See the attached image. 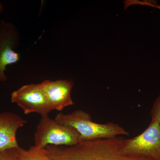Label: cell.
<instances>
[{
	"label": "cell",
	"mask_w": 160,
	"mask_h": 160,
	"mask_svg": "<svg viewBox=\"0 0 160 160\" xmlns=\"http://www.w3.org/2000/svg\"><path fill=\"white\" fill-rule=\"evenodd\" d=\"M19 148L0 151V160H16Z\"/></svg>",
	"instance_id": "30bf717a"
},
{
	"label": "cell",
	"mask_w": 160,
	"mask_h": 160,
	"mask_svg": "<svg viewBox=\"0 0 160 160\" xmlns=\"http://www.w3.org/2000/svg\"><path fill=\"white\" fill-rule=\"evenodd\" d=\"M130 5H140L142 6H147L154 7L160 9V6L158 5L157 2L154 1H145L141 2L139 1H131L130 2Z\"/></svg>",
	"instance_id": "7c38bea8"
},
{
	"label": "cell",
	"mask_w": 160,
	"mask_h": 160,
	"mask_svg": "<svg viewBox=\"0 0 160 160\" xmlns=\"http://www.w3.org/2000/svg\"><path fill=\"white\" fill-rule=\"evenodd\" d=\"M53 109L61 111L73 105L71 92L74 83L69 80H44L40 83Z\"/></svg>",
	"instance_id": "52a82bcc"
},
{
	"label": "cell",
	"mask_w": 160,
	"mask_h": 160,
	"mask_svg": "<svg viewBox=\"0 0 160 160\" xmlns=\"http://www.w3.org/2000/svg\"><path fill=\"white\" fill-rule=\"evenodd\" d=\"M12 103H15L26 114L37 113L49 115L54 110L40 83L24 85L11 94Z\"/></svg>",
	"instance_id": "5b68a950"
},
{
	"label": "cell",
	"mask_w": 160,
	"mask_h": 160,
	"mask_svg": "<svg viewBox=\"0 0 160 160\" xmlns=\"http://www.w3.org/2000/svg\"><path fill=\"white\" fill-rule=\"evenodd\" d=\"M27 122L14 112H0V151L20 148L17 140V132Z\"/></svg>",
	"instance_id": "ba28073f"
},
{
	"label": "cell",
	"mask_w": 160,
	"mask_h": 160,
	"mask_svg": "<svg viewBox=\"0 0 160 160\" xmlns=\"http://www.w3.org/2000/svg\"><path fill=\"white\" fill-rule=\"evenodd\" d=\"M124 4H125V2H124ZM125 8H126V9H127V8H126V6H125Z\"/></svg>",
	"instance_id": "5bb4252c"
},
{
	"label": "cell",
	"mask_w": 160,
	"mask_h": 160,
	"mask_svg": "<svg viewBox=\"0 0 160 160\" xmlns=\"http://www.w3.org/2000/svg\"><path fill=\"white\" fill-rule=\"evenodd\" d=\"M34 146H70L81 142L78 132L70 126L62 125L49 115L41 116L34 133Z\"/></svg>",
	"instance_id": "3957f363"
},
{
	"label": "cell",
	"mask_w": 160,
	"mask_h": 160,
	"mask_svg": "<svg viewBox=\"0 0 160 160\" xmlns=\"http://www.w3.org/2000/svg\"><path fill=\"white\" fill-rule=\"evenodd\" d=\"M150 114L152 120L156 121L160 125V94L153 103Z\"/></svg>",
	"instance_id": "8fae6325"
},
{
	"label": "cell",
	"mask_w": 160,
	"mask_h": 160,
	"mask_svg": "<svg viewBox=\"0 0 160 160\" xmlns=\"http://www.w3.org/2000/svg\"><path fill=\"white\" fill-rule=\"evenodd\" d=\"M16 160H51L46 148L31 146L28 149L19 148Z\"/></svg>",
	"instance_id": "9c48e42d"
},
{
	"label": "cell",
	"mask_w": 160,
	"mask_h": 160,
	"mask_svg": "<svg viewBox=\"0 0 160 160\" xmlns=\"http://www.w3.org/2000/svg\"><path fill=\"white\" fill-rule=\"evenodd\" d=\"M19 33L12 23L2 20L0 22V82L7 81L6 67L18 62L20 56L15 50L18 45Z\"/></svg>",
	"instance_id": "8992f818"
},
{
	"label": "cell",
	"mask_w": 160,
	"mask_h": 160,
	"mask_svg": "<svg viewBox=\"0 0 160 160\" xmlns=\"http://www.w3.org/2000/svg\"><path fill=\"white\" fill-rule=\"evenodd\" d=\"M125 138L121 136L81 141L70 146H48L51 160H150L123 151Z\"/></svg>",
	"instance_id": "6da1fadb"
},
{
	"label": "cell",
	"mask_w": 160,
	"mask_h": 160,
	"mask_svg": "<svg viewBox=\"0 0 160 160\" xmlns=\"http://www.w3.org/2000/svg\"><path fill=\"white\" fill-rule=\"evenodd\" d=\"M54 119L60 124L74 128L79 134L82 141L129 135V133L117 124L93 122L90 114L82 110H77L67 114L58 113Z\"/></svg>",
	"instance_id": "7a4b0ae2"
},
{
	"label": "cell",
	"mask_w": 160,
	"mask_h": 160,
	"mask_svg": "<svg viewBox=\"0 0 160 160\" xmlns=\"http://www.w3.org/2000/svg\"><path fill=\"white\" fill-rule=\"evenodd\" d=\"M123 151L131 155L160 160V125L154 120L145 131L132 138L124 141Z\"/></svg>",
	"instance_id": "277c9868"
},
{
	"label": "cell",
	"mask_w": 160,
	"mask_h": 160,
	"mask_svg": "<svg viewBox=\"0 0 160 160\" xmlns=\"http://www.w3.org/2000/svg\"><path fill=\"white\" fill-rule=\"evenodd\" d=\"M3 10V6L2 4L0 2V13L2 12Z\"/></svg>",
	"instance_id": "4fadbf2b"
}]
</instances>
